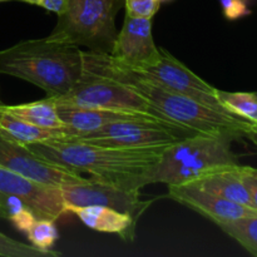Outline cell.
<instances>
[{"instance_id":"4","label":"cell","mask_w":257,"mask_h":257,"mask_svg":"<svg viewBox=\"0 0 257 257\" xmlns=\"http://www.w3.org/2000/svg\"><path fill=\"white\" fill-rule=\"evenodd\" d=\"M236 140L227 133H196L167 146L148 172V185H187L213 171L236 167L240 163L231 147Z\"/></svg>"},{"instance_id":"16","label":"cell","mask_w":257,"mask_h":257,"mask_svg":"<svg viewBox=\"0 0 257 257\" xmlns=\"http://www.w3.org/2000/svg\"><path fill=\"white\" fill-rule=\"evenodd\" d=\"M238 167L240 165L236 167L213 171V172L203 175L202 177L197 178L187 185L196 186V187L208 191L213 195L221 196V197L227 198V200L237 202L240 205L247 206L250 208H255L247 190L238 176Z\"/></svg>"},{"instance_id":"14","label":"cell","mask_w":257,"mask_h":257,"mask_svg":"<svg viewBox=\"0 0 257 257\" xmlns=\"http://www.w3.org/2000/svg\"><path fill=\"white\" fill-rule=\"evenodd\" d=\"M69 212L74 213L88 228L98 232L117 233L122 240L132 242L136 237L138 221L125 212L104 206H83L72 207Z\"/></svg>"},{"instance_id":"6","label":"cell","mask_w":257,"mask_h":257,"mask_svg":"<svg viewBox=\"0 0 257 257\" xmlns=\"http://www.w3.org/2000/svg\"><path fill=\"white\" fill-rule=\"evenodd\" d=\"M54 99L57 104L60 105L109 110L122 114L143 115L166 123H172L171 120L166 119L142 95L136 93L135 90L110 78L92 74L85 70H83L77 84L67 94Z\"/></svg>"},{"instance_id":"1","label":"cell","mask_w":257,"mask_h":257,"mask_svg":"<svg viewBox=\"0 0 257 257\" xmlns=\"http://www.w3.org/2000/svg\"><path fill=\"white\" fill-rule=\"evenodd\" d=\"M83 70L110 78L142 95L166 119L197 133H227L237 140L251 138L257 124L247 119L213 109L190 97L167 89L142 77L110 54L82 50Z\"/></svg>"},{"instance_id":"30","label":"cell","mask_w":257,"mask_h":257,"mask_svg":"<svg viewBox=\"0 0 257 257\" xmlns=\"http://www.w3.org/2000/svg\"><path fill=\"white\" fill-rule=\"evenodd\" d=\"M255 94H256V95H257V92H255Z\"/></svg>"},{"instance_id":"15","label":"cell","mask_w":257,"mask_h":257,"mask_svg":"<svg viewBox=\"0 0 257 257\" xmlns=\"http://www.w3.org/2000/svg\"><path fill=\"white\" fill-rule=\"evenodd\" d=\"M57 108L59 118L65 125L64 137H78V136L87 135V133L93 132V131L99 130L103 125L118 122V120L153 119V118L143 117V115L122 114V113H114L109 112V110L72 107V105L57 104Z\"/></svg>"},{"instance_id":"8","label":"cell","mask_w":257,"mask_h":257,"mask_svg":"<svg viewBox=\"0 0 257 257\" xmlns=\"http://www.w3.org/2000/svg\"><path fill=\"white\" fill-rule=\"evenodd\" d=\"M133 70L167 89L192 98L213 109L231 113L218 99L217 88L205 82L163 48H161V57L157 62L148 67Z\"/></svg>"},{"instance_id":"3","label":"cell","mask_w":257,"mask_h":257,"mask_svg":"<svg viewBox=\"0 0 257 257\" xmlns=\"http://www.w3.org/2000/svg\"><path fill=\"white\" fill-rule=\"evenodd\" d=\"M83 73L80 48L43 39L23 40L0 50V74L27 80L47 97L67 94Z\"/></svg>"},{"instance_id":"25","label":"cell","mask_w":257,"mask_h":257,"mask_svg":"<svg viewBox=\"0 0 257 257\" xmlns=\"http://www.w3.org/2000/svg\"><path fill=\"white\" fill-rule=\"evenodd\" d=\"M238 176L242 181L243 186L250 195L253 207L257 210V170L248 166H241L238 167Z\"/></svg>"},{"instance_id":"24","label":"cell","mask_w":257,"mask_h":257,"mask_svg":"<svg viewBox=\"0 0 257 257\" xmlns=\"http://www.w3.org/2000/svg\"><path fill=\"white\" fill-rule=\"evenodd\" d=\"M223 15L228 20H236L250 14L247 0H218Z\"/></svg>"},{"instance_id":"12","label":"cell","mask_w":257,"mask_h":257,"mask_svg":"<svg viewBox=\"0 0 257 257\" xmlns=\"http://www.w3.org/2000/svg\"><path fill=\"white\" fill-rule=\"evenodd\" d=\"M110 55L133 69L157 62L161 57V48L153 40L152 19L125 14Z\"/></svg>"},{"instance_id":"29","label":"cell","mask_w":257,"mask_h":257,"mask_svg":"<svg viewBox=\"0 0 257 257\" xmlns=\"http://www.w3.org/2000/svg\"><path fill=\"white\" fill-rule=\"evenodd\" d=\"M158 2H161V3H162V2H166V0H158Z\"/></svg>"},{"instance_id":"5","label":"cell","mask_w":257,"mask_h":257,"mask_svg":"<svg viewBox=\"0 0 257 257\" xmlns=\"http://www.w3.org/2000/svg\"><path fill=\"white\" fill-rule=\"evenodd\" d=\"M123 5L124 0H69L47 39L110 54L118 34L115 15Z\"/></svg>"},{"instance_id":"28","label":"cell","mask_w":257,"mask_h":257,"mask_svg":"<svg viewBox=\"0 0 257 257\" xmlns=\"http://www.w3.org/2000/svg\"><path fill=\"white\" fill-rule=\"evenodd\" d=\"M3 2H9V0H0V3H3Z\"/></svg>"},{"instance_id":"2","label":"cell","mask_w":257,"mask_h":257,"mask_svg":"<svg viewBox=\"0 0 257 257\" xmlns=\"http://www.w3.org/2000/svg\"><path fill=\"white\" fill-rule=\"evenodd\" d=\"M27 147L43 160L127 190H141L148 185V172L166 148H113L67 137L32 143Z\"/></svg>"},{"instance_id":"9","label":"cell","mask_w":257,"mask_h":257,"mask_svg":"<svg viewBox=\"0 0 257 257\" xmlns=\"http://www.w3.org/2000/svg\"><path fill=\"white\" fill-rule=\"evenodd\" d=\"M68 211L72 207L104 206L125 212L136 221L148 210L155 200H142L141 190H127L88 177L83 182L68 183L60 187Z\"/></svg>"},{"instance_id":"7","label":"cell","mask_w":257,"mask_h":257,"mask_svg":"<svg viewBox=\"0 0 257 257\" xmlns=\"http://www.w3.org/2000/svg\"><path fill=\"white\" fill-rule=\"evenodd\" d=\"M196 133L197 132L161 120L131 119L118 120L87 135L67 138L104 147L151 148L167 147Z\"/></svg>"},{"instance_id":"27","label":"cell","mask_w":257,"mask_h":257,"mask_svg":"<svg viewBox=\"0 0 257 257\" xmlns=\"http://www.w3.org/2000/svg\"><path fill=\"white\" fill-rule=\"evenodd\" d=\"M250 140H252V141H253V142H255V143H256V145H257V131H256V132H255V133H253V135H252V136H251V138H250Z\"/></svg>"},{"instance_id":"23","label":"cell","mask_w":257,"mask_h":257,"mask_svg":"<svg viewBox=\"0 0 257 257\" xmlns=\"http://www.w3.org/2000/svg\"><path fill=\"white\" fill-rule=\"evenodd\" d=\"M161 2L158 0H124L125 14L133 18L152 19L160 10Z\"/></svg>"},{"instance_id":"17","label":"cell","mask_w":257,"mask_h":257,"mask_svg":"<svg viewBox=\"0 0 257 257\" xmlns=\"http://www.w3.org/2000/svg\"><path fill=\"white\" fill-rule=\"evenodd\" d=\"M0 135L8 140L28 146L32 143L63 138L65 136V130L38 127L0 108Z\"/></svg>"},{"instance_id":"26","label":"cell","mask_w":257,"mask_h":257,"mask_svg":"<svg viewBox=\"0 0 257 257\" xmlns=\"http://www.w3.org/2000/svg\"><path fill=\"white\" fill-rule=\"evenodd\" d=\"M9 2H23L28 4L37 5V7L43 8L48 12L55 13V14H62L68 7L69 0H9Z\"/></svg>"},{"instance_id":"19","label":"cell","mask_w":257,"mask_h":257,"mask_svg":"<svg viewBox=\"0 0 257 257\" xmlns=\"http://www.w3.org/2000/svg\"><path fill=\"white\" fill-rule=\"evenodd\" d=\"M217 226L248 253L257 257V216L227 221Z\"/></svg>"},{"instance_id":"10","label":"cell","mask_w":257,"mask_h":257,"mask_svg":"<svg viewBox=\"0 0 257 257\" xmlns=\"http://www.w3.org/2000/svg\"><path fill=\"white\" fill-rule=\"evenodd\" d=\"M0 166L7 167L29 180L47 186L62 187L68 183L83 182L88 177L64 166L43 160L22 143L0 135Z\"/></svg>"},{"instance_id":"21","label":"cell","mask_w":257,"mask_h":257,"mask_svg":"<svg viewBox=\"0 0 257 257\" xmlns=\"http://www.w3.org/2000/svg\"><path fill=\"white\" fill-rule=\"evenodd\" d=\"M24 233L33 246L44 251L53 250V246L59 238L55 221L48 218L35 217Z\"/></svg>"},{"instance_id":"13","label":"cell","mask_w":257,"mask_h":257,"mask_svg":"<svg viewBox=\"0 0 257 257\" xmlns=\"http://www.w3.org/2000/svg\"><path fill=\"white\" fill-rule=\"evenodd\" d=\"M168 196L176 202L196 211L216 225L242 217L257 216V210L213 195L192 185L168 186Z\"/></svg>"},{"instance_id":"20","label":"cell","mask_w":257,"mask_h":257,"mask_svg":"<svg viewBox=\"0 0 257 257\" xmlns=\"http://www.w3.org/2000/svg\"><path fill=\"white\" fill-rule=\"evenodd\" d=\"M217 95L223 107L238 117L257 124V95L246 92H225L217 89Z\"/></svg>"},{"instance_id":"22","label":"cell","mask_w":257,"mask_h":257,"mask_svg":"<svg viewBox=\"0 0 257 257\" xmlns=\"http://www.w3.org/2000/svg\"><path fill=\"white\" fill-rule=\"evenodd\" d=\"M0 256L2 257H59V251H44L33 245H27L20 241L13 240L0 232Z\"/></svg>"},{"instance_id":"18","label":"cell","mask_w":257,"mask_h":257,"mask_svg":"<svg viewBox=\"0 0 257 257\" xmlns=\"http://www.w3.org/2000/svg\"><path fill=\"white\" fill-rule=\"evenodd\" d=\"M2 109L28 123L42 128L65 130L64 123L58 114L57 102L53 97L18 105H0Z\"/></svg>"},{"instance_id":"11","label":"cell","mask_w":257,"mask_h":257,"mask_svg":"<svg viewBox=\"0 0 257 257\" xmlns=\"http://www.w3.org/2000/svg\"><path fill=\"white\" fill-rule=\"evenodd\" d=\"M0 195L22 200L38 218L57 222L69 212L60 187L35 182L3 166H0Z\"/></svg>"}]
</instances>
